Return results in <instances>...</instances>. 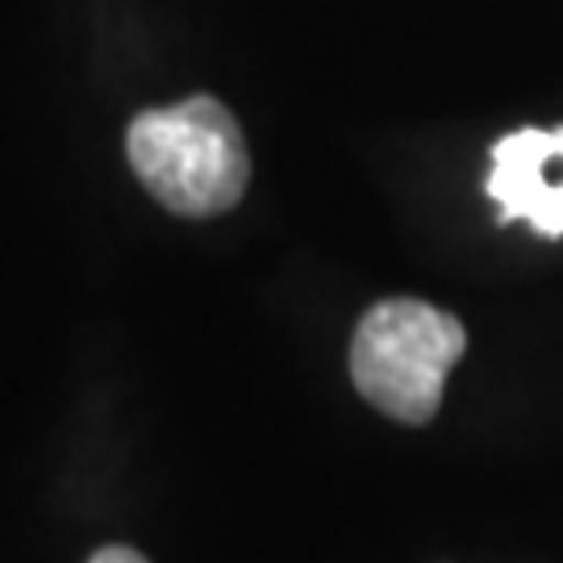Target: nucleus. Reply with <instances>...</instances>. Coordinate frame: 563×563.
Wrapping results in <instances>:
<instances>
[{"label":"nucleus","instance_id":"1","mask_svg":"<svg viewBox=\"0 0 563 563\" xmlns=\"http://www.w3.org/2000/svg\"><path fill=\"white\" fill-rule=\"evenodd\" d=\"M125 146L139 180L180 218L225 213L246 192V142L234 113L213 97L142 113Z\"/></svg>","mask_w":563,"mask_h":563},{"label":"nucleus","instance_id":"2","mask_svg":"<svg viewBox=\"0 0 563 563\" xmlns=\"http://www.w3.org/2000/svg\"><path fill=\"white\" fill-rule=\"evenodd\" d=\"M467 334L460 318L426 301H380L351 342V376L363 401L405 426H422L443 401V384L460 363Z\"/></svg>","mask_w":563,"mask_h":563},{"label":"nucleus","instance_id":"3","mask_svg":"<svg viewBox=\"0 0 563 563\" xmlns=\"http://www.w3.org/2000/svg\"><path fill=\"white\" fill-rule=\"evenodd\" d=\"M488 197L501 222H530L543 239L563 234V125L514 130L493 146Z\"/></svg>","mask_w":563,"mask_h":563},{"label":"nucleus","instance_id":"4","mask_svg":"<svg viewBox=\"0 0 563 563\" xmlns=\"http://www.w3.org/2000/svg\"><path fill=\"white\" fill-rule=\"evenodd\" d=\"M88 563H146V560H142L134 547H104V551H97Z\"/></svg>","mask_w":563,"mask_h":563}]
</instances>
